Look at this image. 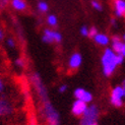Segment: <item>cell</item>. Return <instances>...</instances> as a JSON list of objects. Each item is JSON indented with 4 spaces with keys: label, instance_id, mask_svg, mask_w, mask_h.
Segmentation results:
<instances>
[{
    "label": "cell",
    "instance_id": "6da1fadb",
    "mask_svg": "<svg viewBox=\"0 0 125 125\" xmlns=\"http://www.w3.org/2000/svg\"><path fill=\"white\" fill-rule=\"evenodd\" d=\"M30 82L33 85L36 96L40 103V111L44 121L47 125H60L61 118L58 110L51 102L47 86L39 72L34 71L30 74Z\"/></svg>",
    "mask_w": 125,
    "mask_h": 125
},
{
    "label": "cell",
    "instance_id": "7a4b0ae2",
    "mask_svg": "<svg viewBox=\"0 0 125 125\" xmlns=\"http://www.w3.org/2000/svg\"><path fill=\"white\" fill-rule=\"evenodd\" d=\"M124 57L120 54H116L111 48H107L101 57L102 71L105 76H111L116 70L118 65L123 63Z\"/></svg>",
    "mask_w": 125,
    "mask_h": 125
},
{
    "label": "cell",
    "instance_id": "3957f363",
    "mask_svg": "<svg viewBox=\"0 0 125 125\" xmlns=\"http://www.w3.org/2000/svg\"><path fill=\"white\" fill-rule=\"evenodd\" d=\"M100 115V110L98 108V106L95 104L89 105L86 111L84 112V114L80 117L79 125H94L96 124L98 121V118Z\"/></svg>",
    "mask_w": 125,
    "mask_h": 125
},
{
    "label": "cell",
    "instance_id": "277c9868",
    "mask_svg": "<svg viewBox=\"0 0 125 125\" xmlns=\"http://www.w3.org/2000/svg\"><path fill=\"white\" fill-rule=\"evenodd\" d=\"M15 112V106L13 102L5 95L0 96V118H6L13 115Z\"/></svg>",
    "mask_w": 125,
    "mask_h": 125
},
{
    "label": "cell",
    "instance_id": "5b68a950",
    "mask_svg": "<svg viewBox=\"0 0 125 125\" xmlns=\"http://www.w3.org/2000/svg\"><path fill=\"white\" fill-rule=\"evenodd\" d=\"M123 99H124V94H123V87L121 85L115 86L113 90L111 91L110 95V103L116 108H120L123 106Z\"/></svg>",
    "mask_w": 125,
    "mask_h": 125
},
{
    "label": "cell",
    "instance_id": "8992f818",
    "mask_svg": "<svg viewBox=\"0 0 125 125\" xmlns=\"http://www.w3.org/2000/svg\"><path fill=\"white\" fill-rule=\"evenodd\" d=\"M42 41L46 44H52V43H61L62 42V35L54 30L45 29L43 32Z\"/></svg>",
    "mask_w": 125,
    "mask_h": 125
},
{
    "label": "cell",
    "instance_id": "52a82bcc",
    "mask_svg": "<svg viewBox=\"0 0 125 125\" xmlns=\"http://www.w3.org/2000/svg\"><path fill=\"white\" fill-rule=\"evenodd\" d=\"M73 97L75 98V100H79V101H83L86 104H91L94 99L92 93L86 91L83 87H77V89L74 90Z\"/></svg>",
    "mask_w": 125,
    "mask_h": 125
},
{
    "label": "cell",
    "instance_id": "ba28073f",
    "mask_svg": "<svg viewBox=\"0 0 125 125\" xmlns=\"http://www.w3.org/2000/svg\"><path fill=\"white\" fill-rule=\"evenodd\" d=\"M87 107H89V104L79 100H75L71 105V113L75 117H82L86 111Z\"/></svg>",
    "mask_w": 125,
    "mask_h": 125
},
{
    "label": "cell",
    "instance_id": "9c48e42d",
    "mask_svg": "<svg viewBox=\"0 0 125 125\" xmlns=\"http://www.w3.org/2000/svg\"><path fill=\"white\" fill-rule=\"evenodd\" d=\"M83 63V56L80 53L78 52H74L70 55L69 59H68V69L69 70H72V71H75L77 70L78 68L80 67Z\"/></svg>",
    "mask_w": 125,
    "mask_h": 125
},
{
    "label": "cell",
    "instance_id": "30bf717a",
    "mask_svg": "<svg viewBox=\"0 0 125 125\" xmlns=\"http://www.w3.org/2000/svg\"><path fill=\"white\" fill-rule=\"evenodd\" d=\"M115 13L117 16H125V1L124 0H114Z\"/></svg>",
    "mask_w": 125,
    "mask_h": 125
},
{
    "label": "cell",
    "instance_id": "8fae6325",
    "mask_svg": "<svg viewBox=\"0 0 125 125\" xmlns=\"http://www.w3.org/2000/svg\"><path fill=\"white\" fill-rule=\"evenodd\" d=\"M94 41H95L98 45H101V46H107L109 42H110V39L107 35L105 34H97L94 38Z\"/></svg>",
    "mask_w": 125,
    "mask_h": 125
},
{
    "label": "cell",
    "instance_id": "7c38bea8",
    "mask_svg": "<svg viewBox=\"0 0 125 125\" xmlns=\"http://www.w3.org/2000/svg\"><path fill=\"white\" fill-rule=\"evenodd\" d=\"M13 8L16 9V10H20V11H22L27 8V3L23 1V0H12L11 2Z\"/></svg>",
    "mask_w": 125,
    "mask_h": 125
},
{
    "label": "cell",
    "instance_id": "4fadbf2b",
    "mask_svg": "<svg viewBox=\"0 0 125 125\" xmlns=\"http://www.w3.org/2000/svg\"><path fill=\"white\" fill-rule=\"evenodd\" d=\"M14 66L20 68V69H24L27 66V62H26V59L22 58V57H17L15 60H14Z\"/></svg>",
    "mask_w": 125,
    "mask_h": 125
},
{
    "label": "cell",
    "instance_id": "5bb4252c",
    "mask_svg": "<svg viewBox=\"0 0 125 125\" xmlns=\"http://www.w3.org/2000/svg\"><path fill=\"white\" fill-rule=\"evenodd\" d=\"M57 22H58V20L54 14H50L48 15L47 17V23L49 24L50 27H56L57 26Z\"/></svg>",
    "mask_w": 125,
    "mask_h": 125
},
{
    "label": "cell",
    "instance_id": "9a60e30c",
    "mask_svg": "<svg viewBox=\"0 0 125 125\" xmlns=\"http://www.w3.org/2000/svg\"><path fill=\"white\" fill-rule=\"evenodd\" d=\"M5 90H6V83H5L4 78L2 77V75H0V96L4 95Z\"/></svg>",
    "mask_w": 125,
    "mask_h": 125
},
{
    "label": "cell",
    "instance_id": "2e32d148",
    "mask_svg": "<svg viewBox=\"0 0 125 125\" xmlns=\"http://www.w3.org/2000/svg\"><path fill=\"white\" fill-rule=\"evenodd\" d=\"M38 7H39V10L41 12H47L48 11V4L44 1H40L39 4H38Z\"/></svg>",
    "mask_w": 125,
    "mask_h": 125
},
{
    "label": "cell",
    "instance_id": "e0dca14e",
    "mask_svg": "<svg viewBox=\"0 0 125 125\" xmlns=\"http://www.w3.org/2000/svg\"><path fill=\"white\" fill-rule=\"evenodd\" d=\"M6 44H7V46L11 49H14L16 47V43H15L13 38H8L7 40H6Z\"/></svg>",
    "mask_w": 125,
    "mask_h": 125
},
{
    "label": "cell",
    "instance_id": "ac0fdd59",
    "mask_svg": "<svg viewBox=\"0 0 125 125\" xmlns=\"http://www.w3.org/2000/svg\"><path fill=\"white\" fill-rule=\"evenodd\" d=\"M97 34H98V30L95 27H92L91 29H89V37H90V38L94 39Z\"/></svg>",
    "mask_w": 125,
    "mask_h": 125
},
{
    "label": "cell",
    "instance_id": "d6986e66",
    "mask_svg": "<svg viewBox=\"0 0 125 125\" xmlns=\"http://www.w3.org/2000/svg\"><path fill=\"white\" fill-rule=\"evenodd\" d=\"M67 89H68L67 84H65V83H61V84L58 86V92H59L60 94H64V93L67 91Z\"/></svg>",
    "mask_w": 125,
    "mask_h": 125
},
{
    "label": "cell",
    "instance_id": "ffe728a7",
    "mask_svg": "<svg viewBox=\"0 0 125 125\" xmlns=\"http://www.w3.org/2000/svg\"><path fill=\"white\" fill-rule=\"evenodd\" d=\"M80 34L83 37H89V29H87L85 26H83L82 29H80Z\"/></svg>",
    "mask_w": 125,
    "mask_h": 125
},
{
    "label": "cell",
    "instance_id": "44dd1931",
    "mask_svg": "<svg viewBox=\"0 0 125 125\" xmlns=\"http://www.w3.org/2000/svg\"><path fill=\"white\" fill-rule=\"evenodd\" d=\"M92 5H93V7L95 8V9L100 10V11L102 10V5L100 4L99 2H97V1H93V2H92Z\"/></svg>",
    "mask_w": 125,
    "mask_h": 125
},
{
    "label": "cell",
    "instance_id": "7402d4cb",
    "mask_svg": "<svg viewBox=\"0 0 125 125\" xmlns=\"http://www.w3.org/2000/svg\"><path fill=\"white\" fill-rule=\"evenodd\" d=\"M29 125H38V122H37L35 116H31L30 120H29Z\"/></svg>",
    "mask_w": 125,
    "mask_h": 125
},
{
    "label": "cell",
    "instance_id": "603a6c76",
    "mask_svg": "<svg viewBox=\"0 0 125 125\" xmlns=\"http://www.w3.org/2000/svg\"><path fill=\"white\" fill-rule=\"evenodd\" d=\"M3 40H4V33H3L2 29L0 28V42H1V41H3Z\"/></svg>",
    "mask_w": 125,
    "mask_h": 125
},
{
    "label": "cell",
    "instance_id": "cb8c5ba5",
    "mask_svg": "<svg viewBox=\"0 0 125 125\" xmlns=\"http://www.w3.org/2000/svg\"><path fill=\"white\" fill-rule=\"evenodd\" d=\"M120 55H122L123 57H125V44H123V46H122V49H121Z\"/></svg>",
    "mask_w": 125,
    "mask_h": 125
},
{
    "label": "cell",
    "instance_id": "d4e9b609",
    "mask_svg": "<svg viewBox=\"0 0 125 125\" xmlns=\"http://www.w3.org/2000/svg\"><path fill=\"white\" fill-rule=\"evenodd\" d=\"M122 87H123V94H124V98H125V79L123 80V83H122V85H121Z\"/></svg>",
    "mask_w": 125,
    "mask_h": 125
},
{
    "label": "cell",
    "instance_id": "484cf974",
    "mask_svg": "<svg viewBox=\"0 0 125 125\" xmlns=\"http://www.w3.org/2000/svg\"><path fill=\"white\" fill-rule=\"evenodd\" d=\"M123 39H124V41H125V35H124V36H123Z\"/></svg>",
    "mask_w": 125,
    "mask_h": 125
},
{
    "label": "cell",
    "instance_id": "4316f807",
    "mask_svg": "<svg viewBox=\"0 0 125 125\" xmlns=\"http://www.w3.org/2000/svg\"><path fill=\"white\" fill-rule=\"evenodd\" d=\"M94 125H99V124H98V123H96V124H94Z\"/></svg>",
    "mask_w": 125,
    "mask_h": 125
}]
</instances>
